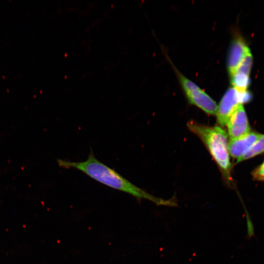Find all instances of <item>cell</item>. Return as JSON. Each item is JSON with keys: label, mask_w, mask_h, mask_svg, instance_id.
<instances>
[{"label": "cell", "mask_w": 264, "mask_h": 264, "mask_svg": "<svg viewBox=\"0 0 264 264\" xmlns=\"http://www.w3.org/2000/svg\"><path fill=\"white\" fill-rule=\"evenodd\" d=\"M250 52L245 43L240 39L235 40L231 45L227 59V69L231 76L245 56Z\"/></svg>", "instance_id": "cell-7"}, {"label": "cell", "mask_w": 264, "mask_h": 264, "mask_svg": "<svg viewBox=\"0 0 264 264\" xmlns=\"http://www.w3.org/2000/svg\"><path fill=\"white\" fill-rule=\"evenodd\" d=\"M252 63L253 57L251 52H249L240 63L235 73H240L249 75Z\"/></svg>", "instance_id": "cell-10"}, {"label": "cell", "mask_w": 264, "mask_h": 264, "mask_svg": "<svg viewBox=\"0 0 264 264\" xmlns=\"http://www.w3.org/2000/svg\"><path fill=\"white\" fill-rule=\"evenodd\" d=\"M231 83L233 88L238 90H246L250 84L249 75L235 73L231 76Z\"/></svg>", "instance_id": "cell-9"}, {"label": "cell", "mask_w": 264, "mask_h": 264, "mask_svg": "<svg viewBox=\"0 0 264 264\" xmlns=\"http://www.w3.org/2000/svg\"><path fill=\"white\" fill-rule=\"evenodd\" d=\"M189 129L203 142L223 176L230 180V161L227 132L220 126L210 127L194 121L188 122Z\"/></svg>", "instance_id": "cell-2"}, {"label": "cell", "mask_w": 264, "mask_h": 264, "mask_svg": "<svg viewBox=\"0 0 264 264\" xmlns=\"http://www.w3.org/2000/svg\"><path fill=\"white\" fill-rule=\"evenodd\" d=\"M57 162L60 167L78 170L104 185L130 194L138 199H146L157 205L177 206L175 199L167 200L159 198L137 187L97 159L92 150L88 158L84 161L75 162L58 159Z\"/></svg>", "instance_id": "cell-1"}, {"label": "cell", "mask_w": 264, "mask_h": 264, "mask_svg": "<svg viewBox=\"0 0 264 264\" xmlns=\"http://www.w3.org/2000/svg\"><path fill=\"white\" fill-rule=\"evenodd\" d=\"M252 175L255 179L264 180V162L253 171Z\"/></svg>", "instance_id": "cell-11"}, {"label": "cell", "mask_w": 264, "mask_h": 264, "mask_svg": "<svg viewBox=\"0 0 264 264\" xmlns=\"http://www.w3.org/2000/svg\"><path fill=\"white\" fill-rule=\"evenodd\" d=\"M226 125L230 140L239 138L250 132V128L243 105L238 106Z\"/></svg>", "instance_id": "cell-5"}, {"label": "cell", "mask_w": 264, "mask_h": 264, "mask_svg": "<svg viewBox=\"0 0 264 264\" xmlns=\"http://www.w3.org/2000/svg\"><path fill=\"white\" fill-rule=\"evenodd\" d=\"M176 72L188 101L208 114L216 115L218 109L216 102L195 83L177 70Z\"/></svg>", "instance_id": "cell-3"}, {"label": "cell", "mask_w": 264, "mask_h": 264, "mask_svg": "<svg viewBox=\"0 0 264 264\" xmlns=\"http://www.w3.org/2000/svg\"><path fill=\"white\" fill-rule=\"evenodd\" d=\"M261 135L258 132H250L241 137L230 140L228 143L229 154L237 160L253 146Z\"/></svg>", "instance_id": "cell-6"}, {"label": "cell", "mask_w": 264, "mask_h": 264, "mask_svg": "<svg viewBox=\"0 0 264 264\" xmlns=\"http://www.w3.org/2000/svg\"><path fill=\"white\" fill-rule=\"evenodd\" d=\"M240 104H242L238 90L234 88L228 89L220 102L216 113L217 122L221 127L226 125L231 115Z\"/></svg>", "instance_id": "cell-4"}, {"label": "cell", "mask_w": 264, "mask_h": 264, "mask_svg": "<svg viewBox=\"0 0 264 264\" xmlns=\"http://www.w3.org/2000/svg\"><path fill=\"white\" fill-rule=\"evenodd\" d=\"M264 152V134L253 145V146L239 159L237 163L248 159Z\"/></svg>", "instance_id": "cell-8"}]
</instances>
